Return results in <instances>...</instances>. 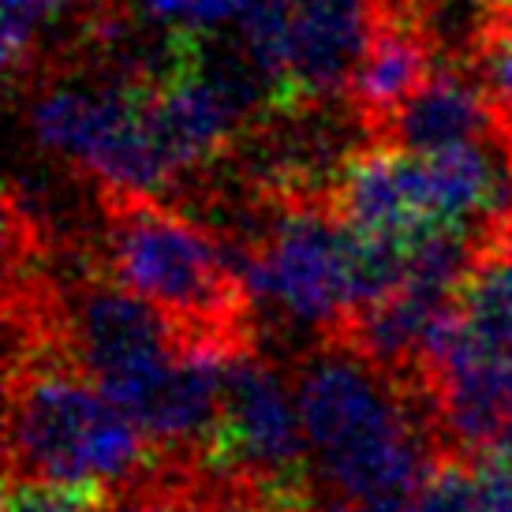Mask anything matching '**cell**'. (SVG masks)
Returning a JSON list of instances; mask_svg holds the SVG:
<instances>
[{"label": "cell", "mask_w": 512, "mask_h": 512, "mask_svg": "<svg viewBox=\"0 0 512 512\" xmlns=\"http://www.w3.org/2000/svg\"><path fill=\"white\" fill-rule=\"evenodd\" d=\"M475 72L498 109V120L512 131V23H498L475 57Z\"/></svg>", "instance_id": "obj_21"}, {"label": "cell", "mask_w": 512, "mask_h": 512, "mask_svg": "<svg viewBox=\"0 0 512 512\" xmlns=\"http://www.w3.org/2000/svg\"><path fill=\"white\" fill-rule=\"evenodd\" d=\"M184 333L176 318L116 285L113 277L79 281L60 303V337L68 359L120 408H128L143 430L191 341Z\"/></svg>", "instance_id": "obj_6"}, {"label": "cell", "mask_w": 512, "mask_h": 512, "mask_svg": "<svg viewBox=\"0 0 512 512\" xmlns=\"http://www.w3.org/2000/svg\"><path fill=\"white\" fill-rule=\"evenodd\" d=\"M385 8L400 12L412 23L438 60H475L486 38L501 23L494 0H389Z\"/></svg>", "instance_id": "obj_15"}, {"label": "cell", "mask_w": 512, "mask_h": 512, "mask_svg": "<svg viewBox=\"0 0 512 512\" xmlns=\"http://www.w3.org/2000/svg\"><path fill=\"white\" fill-rule=\"evenodd\" d=\"M494 449H498V453H505V456H509V460H512V430H509V434H505V438L498 441V445H494Z\"/></svg>", "instance_id": "obj_27"}, {"label": "cell", "mask_w": 512, "mask_h": 512, "mask_svg": "<svg viewBox=\"0 0 512 512\" xmlns=\"http://www.w3.org/2000/svg\"><path fill=\"white\" fill-rule=\"evenodd\" d=\"M128 4L154 30L176 38H210L232 27L240 0H128Z\"/></svg>", "instance_id": "obj_17"}, {"label": "cell", "mask_w": 512, "mask_h": 512, "mask_svg": "<svg viewBox=\"0 0 512 512\" xmlns=\"http://www.w3.org/2000/svg\"><path fill=\"white\" fill-rule=\"evenodd\" d=\"M456 296L460 292L404 281L397 292L359 311L344 333L378 367L419 382V374L430 378V370L438 367L441 352L453 337Z\"/></svg>", "instance_id": "obj_11"}, {"label": "cell", "mask_w": 512, "mask_h": 512, "mask_svg": "<svg viewBox=\"0 0 512 512\" xmlns=\"http://www.w3.org/2000/svg\"><path fill=\"white\" fill-rule=\"evenodd\" d=\"M494 4H498L501 15H512V0H494Z\"/></svg>", "instance_id": "obj_28"}, {"label": "cell", "mask_w": 512, "mask_h": 512, "mask_svg": "<svg viewBox=\"0 0 512 512\" xmlns=\"http://www.w3.org/2000/svg\"><path fill=\"white\" fill-rule=\"evenodd\" d=\"M505 240H509V247H512V214H509V225H505Z\"/></svg>", "instance_id": "obj_29"}, {"label": "cell", "mask_w": 512, "mask_h": 512, "mask_svg": "<svg viewBox=\"0 0 512 512\" xmlns=\"http://www.w3.org/2000/svg\"><path fill=\"white\" fill-rule=\"evenodd\" d=\"M329 512H408L404 501H337Z\"/></svg>", "instance_id": "obj_25"}, {"label": "cell", "mask_w": 512, "mask_h": 512, "mask_svg": "<svg viewBox=\"0 0 512 512\" xmlns=\"http://www.w3.org/2000/svg\"><path fill=\"white\" fill-rule=\"evenodd\" d=\"M311 479L333 501H404L441 456L408 378L363 356L348 337L311 348L296 367Z\"/></svg>", "instance_id": "obj_1"}, {"label": "cell", "mask_w": 512, "mask_h": 512, "mask_svg": "<svg viewBox=\"0 0 512 512\" xmlns=\"http://www.w3.org/2000/svg\"><path fill=\"white\" fill-rule=\"evenodd\" d=\"M101 512H206L202 501L184 494L180 486H135L116 501L101 505Z\"/></svg>", "instance_id": "obj_22"}, {"label": "cell", "mask_w": 512, "mask_h": 512, "mask_svg": "<svg viewBox=\"0 0 512 512\" xmlns=\"http://www.w3.org/2000/svg\"><path fill=\"white\" fill-rule=\"evenodd\" d=\"M146 124L180 180L210 172L251 128L236 101L214 79L187 64V53L169 79L146 90Z\"/></svg>", "instance_id": "obj_9"}, {"label": "cell", "mask_w": 512, "mask_h": 512, "mask_svg": "<svg viewBox=\"0 0 512 512\" xmlns=\"http://www.w3.org/2000/svg\"><path fill=\"white\" fill-rule=\"evenodd\" d=\"M378 23L374 0H292L285 83L292 101H341Z\"/></svg>", "instance_id": "obj_10"}, {"label": "cell", "mask_w": 512, "mask_h": 512, "mask_svg": "<svg viewBox=\"0 0 512 512\" xmlns=\"http://www.w3.org/2000/svg\"><path fill=\"white\" fill-rule=\"evenodd\" d=\"M247 311L288 333H333L363 311V232L333 206L281 199L255 236L228 240Z\"/></svg>", "instance_id": "obj_4"}, {"label": "cell", "mask_w": 512, "mask_h": 512, "mask_svg": "<svg viewBox=\"0 0 512 512\" xmlns=\"http://www.w3.org/2000/svg\"><path fill=\"white\" fill-rule=\"evenodd\" d=\"M483 490V512H512V460L498 449H486L483 464L475 468Z\"/></svg>", "instance_id": "obj_23"}, {"label": "cell", "mask_w": 512, "mask_h": 512, "mask_svg": "<svg viewBox=\"0 0 512 512\" xmlns=\"http://www.w3.org/2000/svg\"><path fill=\"white\" fill-rule=\"evenodd\" d=\"M27 131L42 154L94 180L116 202L165 199L184 184L146 124V86L101 68L60 72L34 86Z\"/></svg>", "instance_id": "obj_5"}, {"label": "cell", "mask_w": 512, "mask_h": 512, "mask_svg": "<svg viewBox=\"0 0 512 512\" xmlns=\"http://www.w3.org/2000/svg\"><path fill=\"white\" fill-rule=\"evenodd\" d=\"M45 8H49V15L53 19H68V15H75L79 8H83L86 0H42Z\"/></svg>", "instance_id": "obj_26"}, {"label": "cell", "mask_w": 512, "mask_h": 512, "mask_svg": "<svg viewBox=\"0 0 512 512\" xmlns=\"http://www.w3.org/2000/svg\"><path fill=\"white\" fill-rule=\"evenodd\" d=\"M210 464L225 468L232 483H243L299 512L303 479H311L307 434L299 415L296 382H288L270 359L236 348L225 370L221 427Z\"/></svg>", "instance_id": "obj_7"}, {"label": "cell", "mask_w": 512, "mask_h": 512, "mask_svg": "<svg viewBox=\"0 0 512 512\" xmlns=\"http://www.w3.org/2000/svg\"><path fill=\"white\" fill-rule=\"evenodd\" d=\"M53 15L42 0H0V53L8 75L30 72L34 57L42 53Z\"/></svg>", "instance_id": "obj_18"}, {"label": "cell", "mask_w": 512, "mask_h": 512, "mask_svg": "<svg viewBox=\"0 0 512 512\" xmlns=\"http://www.w3.org/2000/svg\"><path fill=\"white\" fill-rule=\"evenodd\" d=\"M498 135V109L479 72L445 60L397 113L385 120V143L412 154H445Z\"/></svg>", "instance_id": "obj_12"}, {"label": "cell", "mask_w": 512, "mask_h": 512, "mask_svg": "<svg viewBox=\"0 0 512 512\" xmlns=\"http://www.w3.org/2000/svg\"><path fill=\"white\" fill-rule=\"evenodd\" d=\"M512 363V251H490L475 262L456 296L453 337L438 367ZM434 367V370H438ZM430 370V374H434Z\"/></svg>", "instance_id": "obj_14"}, {"label": "cell", "mask_w": 512, "mask_h": 512, "mask_svg": "<svg viewBox=\"0 0 512 512\" xmlns=\"http://www.w3.org/2000/svg\"><path fill=\"white\" fill-rule=\"evenodd\" d=\"M438 53L427 45V38L393 8H378V23L370 34V45L359 60L348 101L352 113L370 124H385L419 86L427 83Z\"/></svg>", "instance_id": "obj_13"}, {"label": "cell", "mask_w": 512, "mask_h": 512, "mask_svg": "<svg viewBox=\"0 0 512 512\" xmlns=\"http://www.w3.org/2000/svg\"><path fill=\"white\" fill-rule=\"evenodd\" d=\"M4 512H101V498L86 490H72V486L12 475Z\"/></svg>", "instance_id": "obj_20"}, {"label": "cell", "mask_w": 512, "mask_h": 512, "mask_svg": "<svg viewBox=\"0 0 512 512\" xmlns=\"http://www.w3.org/2000/svg\"><path fill=\"white\" fill-rule=\"evenodd\" d=\"M333 210L363 236L412 240L434 225L427 157L393 143L359 146L329 187Z\"/></svg>", "instance_id": "obj_8"}, {"label": "cell", "mask_w": 512, "mask_h": 512, "mask_svg": "<svg viewBox=\"0 0 512 512\" xmlns=\"http://www.w3.org/2000/svg\"><path fill=\"white\" fill-rule=\"evenodd\" d=\"M206 512H292L285 509V505H277L273 498H266V494H258V490H251V486H232V490H225L221 498L206 501Z\"/></svg>", "instance_id": "obj_24"}, {"label": "cell", "mask_w": 512, "mask_h": 512, "mask_svg": "<svg viewBox=\"0 0 512 512\" xmlns=\"http://www.w3.org/2000/svg\"><path fill=\"white\" fill-rule=\"evenodd\" d=\"M8 460L12 475L105 498L143 486L154 438L86 370L49 359L12 378Z\"/></svg>", "instance_id": "obj_2"}, {"label": "cell", "mask_w": 512, "mask_h": 512, "mask_svg": "<svg viewBox=\"0 0 512 512\" xmlns=\"http://www.w3.org/2000/svg\"><path fill=\"white\" fill-rule=\"evenodd\" d=\"M288 23H292V0H240L236 19L225 34L251 53L266 72L285 86V45H288Z\"/></svg>", "instance_id": "obj_16"}, {"label": "cell", "mask_w": 512, "mask_h": 512, "mask_svg": "<svg viewBox=\"0 0 512 512\" xmlns=\"http://www.w3.org/2000/svg\"><path fill=\"white\" fill-rule=\"evenodd\" d=\"M105 277L150 299L191 337L240 341L247 311L232 243L161 199H124L101 232Z\"/></svg>", "instance_id": "obj_3"}, {"label": "cell", "mask_w": 512, "mask_h": 512, "mask_svg": "<svg viewBox=\"0 0 512 512\" xmlns=\"http://www.w3.org/2000/svg\"><path fill=\"white\" fill-rule=\"evenodd\" d=\"M408 512H483V490L475 468L460 460H438L412 498H404Z\"/></svg>", "instance_id": "obj_19"}]
</instances>
